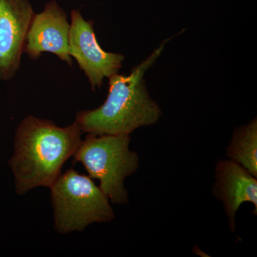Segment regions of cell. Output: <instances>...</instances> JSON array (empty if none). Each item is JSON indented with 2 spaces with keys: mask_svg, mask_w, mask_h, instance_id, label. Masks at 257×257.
<instances>
[{
  "mask_svg": "<svg viewBox=\"0 0 257 257\" xmlns=\"http://www.w3.org/2000/svg\"><path fill=\"white\" fill-rule=\"evenodd\" d=\"M170 40L164 41L128 75L116 73L109 77V94L105 101L96 109L80 111L76 114L74 121L82 133L130 135L139 128L158 122L162 111L149 94L144 77Z\"/></svg>",
  "mask_w": 257,
  "mask_h": 257,
  "instance_id": "2",
  "label": "cell"
},
{
  "mask_svg": "<svg viewBox=\"0 0 257 257\" xmlns=\"http://www.w3.org/2000/svg\"><path fill=\"white\" fill-rule=\"evenodd\" d=\"M214 179L213 195L222 202L230 231L234 232L236 213L241 204L251 203L253 214H257V178L239 164L226 159L216 163Z\"/></svg>",
  "mask_w": 257,
  "mask_h": 257,
  "instance_id": "8",
  "label": "cell"
},
{
  "mask_svg": "<svg viewBox=\"0 0 257 257\" xmlns=\"http://www.w3.org/2000/svg\"><path fill=\"white\" fill-rule=\"evenodd\" d=\"M130 135L88 134L72 157L74 163L82 164L90 178L99 181V188L112 204H127L125 179L140 169V157L130 150Z\"/></svg>",
  "mask_w": 257,
  "mask_h": 257,
  "instance_id": "3",
  "label": "cell"
},
{
  "mask_svg": "<svg viewBox=\"0 0 257 257\" xmlns=\"http://www.w3.org/2000/svg\"><path fill=\"white\" fill-rule=\"evenodd\" d=\"M70 25L65 12L55 0L51 1L40 14L34 15L25 42L24 52L32 59L44 52L55 54L61 60L72 65L69 54Z\"/></svg>",
  "mask_w": 257,
  "mask_h": 257,
  "instance_id": "7",
  "label": "cell"
},
{
  "mask_svg": "<svg viewBox=\"0 0 257 257\" xmlns=\"http://www.w3.org/2000/svg\"><path fill=\"white\" fill-rule=\"evenodd\" d=\"M54 229L61 234L82 231L93 223L114 220L109 198L89 176L70 169L50 187Z\"/></svg>",
  "mask_w": 257,
  "mask_h": 257,
  "instance_id": "4",
  "label": "cell"
},
{
  "mask_svg": "<svg viewBox=\"0 0 257 257\" xmlns=\"http://www.w3.org/2000/svg\"><path fill=\"white\" fill-rule=\"evenodd\" d=\"M81 135L75 121L60 127L50 120L26 116L17 128L9 161L17 193L24 195L37 187L50 188L77 151Z\"/></svg>",
  "mask_w": 257,
  "mask_h": 257,
  "instance_id": "1",
  "label": "cell"
},
{
  "mask_svg": "<svg viewBox=\"0 0 257 257\" xmlns=\"http://www.w3.org/2000/svg\"><path fill=\"white\" fill-rule=\"evenodd\" d=\"M69 54L78 62L93 89L100 88L103 79L118 73L124 57L105 52L96 39L92 21H86L78 10L71 13Z\"/></svg>",
  "mask_w": 257,
  "mask_h": 257,
  "instance_id": "5",
  "label": "cell"
},
{
  "mask_svg": "<svg viewBox=\"0 0 257 257\" xmlns=\"http://www.w3.org/2000/svg\"><path fill=\"white\" fill-rule=\"evenodd\" d=\"M225 155L257 178L256 118L235 128L225 150Z\"/></svg>",
  "mask_w": 257,
  "mask_h": 257,
  "instance_id": "9",
  "label": "cell"
},
{
  "mask_svg": "<svg viewBox=\"0 0 257 257\" xmlns=\"http://www.w3.org/2000/svg\"><path fill=\"white\" fill-rule=\"evenodd\" d=\"M34 15L28 0H0V79L12 78L20 68Z\"/></svg>",
  "mask_w": 257,
  "mask_h": 257,
  "instance_id": "6",
  "label": "cell"
}]
</instances>
